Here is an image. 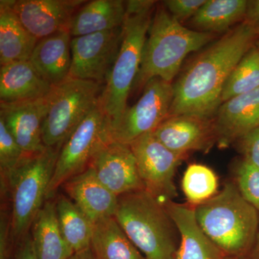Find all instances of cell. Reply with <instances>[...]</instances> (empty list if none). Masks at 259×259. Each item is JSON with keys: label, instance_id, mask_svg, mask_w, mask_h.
Listing matches in <instances>:
<instances>
[{"label": "cell", "instance_id": "cell-9", "mask_svg": "<svg viewBox=\"0 0 259 259\" xmlns=\"http://www.w3.org/2000/svg\"><path fill=\"white\" fill-rule=\"evenodd\" d=\"M105 125L106 117L98 105L66 140L56 161L47 200L52 199L65 182L88 168Z\"/></svg>", "mask_w": 259, "mask_h": 259}, {"label": "cell", "instance_id": "cell-24", "mask_svg": "<svg viewBox=\"0 0 259 259\" xmlns=\"http://www.w3.org/2000/svg\"><path fill=\"white\" fill-rule=\"evenodd\" d=\"M90 250L95 259H146L114 216L94 223Z\"/></svg>", "mask_w": 259, "mask_h": 259}, {"label": "cell", "instance_id": "cell-18", "mask_svg": "<svg viewBox=\"0 0 259 259\" xmlns=\"http://www.w3.org/2000/svg\"><path fill=\"white\" fill-rule=\"evenodd\" d=\"M180 236L175 259H223L222 250L204 233L194 208L172 200L163 202Z\"/></svg>", "mask_w": 259, "mask_h": 259}, {"label": "cell", "instance_id": "cell-22", "mask_svg": "<svg viewBox=\"0 0 259 259\" xmlns=\"http://www.w3.org/2000/svg\"><path fill=\"white\" fill-rule=\"evenodd\" d=\"M30 231L37 258L69 259L74 254L61 232L55 200H46Z\"/></svg>", "mask_w": 259, "mask_h": 259}, {"label": "cell", "instance_id": "cell-29", "mask_svg": "<svg viewBox=\"0 0 259 259\" xmlns=\"http://www.w3.org/2000/svg\"><path fill=\"white\" fill-rule=\"evenodd\" d=\"M28 154L24 153L14 137L0 119V170L4 180Z\"/></svg>", "mask_w": 259, "mask_h": 259}, {"label": "cell", "instance_id": "cell-7", "mask_svg": "<svg viewBox=\"0 0 259 259\" xmlns=\"http://www.w3.org/2000/svg\"><path fill=\"white\" fill-rule=\"evenodd\" d=\"M103 85L69 77L53 88L42 129L47 147L61 148L76 127L99 105Z\"/></svg>", "mask_w": 259, "mask_h": 259}, {"label": "cell", "instance_id": "cell-20", "mask_svg": "<svg viewBox=\"0 0 259 259\" xmlns=\"http://www.w3.org/2000/svg\"><path fill=\"white\" fill-rule=\"evenodd\" d=\"M28 61H18L0 68V102L27 101L47 96L52 90Z\"/></svg>", "mask_w": 259, "mask_h": 259}, {"label": "cell", "instance_id": "cell-37", "mask_svg": "<svg viewBox=\"0 0 259 259\" xmlns=\"http://www.w3.org/2000/svg\"><path fill=\"white\" fill-rule=\"evenodd\" d=\"M254 255L255 259H259V228L254 243Z\"/></svg>", "mask_w": 259, "mask_h": 259}, {"label": "cell", "instance_id": "cell-17", "mask_svg": "<svg viewBox=\"0 0 259 259\" xmlns=\"http://www.w3.org/2000/svg\"><path fill=\"white\" fill-rule=\"evenodd\" d=\"M62 187L69 199L93 223L115 216L118 197L99 180L91 167L70 179Z\"/></svg>", "mask_w": 259, "mask_h": 259}, {"label": "cell", "instance_id": "cell-39", "mask_svg": "<svg viewBox=\"0 0 259 259\" xmlns=\"http://www.w3.org/2000/svg\"><path fill=\"white\" fill-rule=\"evenodd\" d=\"M226 259H231V258H226Z\"/></svg>", "mask_w": 259, "mask_h": 259}, {"label": "cell", "instance_id": "cell-36", "mask_svg": "<svg viewBox=\"0 0 259 259\" xmlns=\"http://www.w3.org/2000/svg\"><path fill=\"white\" fill-rule=\"evenodd\" d=\"M69 259H95L94 258L91 250L89 249L81 253H74Z\"/></svg>", "mask_w": 259, "mask_h": 259}, {"label": "cell", "instance_id": "cell-2", "mask_svg": "<svg viewBox=\"0 0 259 259\" xmlns=\"http://www.w3.org/2000/svg\"><path fill=\"white\" fill-rule=\"evenodd\" d=\"M216 34L185 27L163 4L156 5L143 50L139 74L132 90L144 88L153 78L172 83L187 55L215 40Z\"/></svg>", "mask_w": 259, "mask_h": 259}, {"label": "cell", "instance_id": "cell-10", "mask_svg": "<svg viewBox=\"0 0 259 259\" xmlns=\"http://www.w3.org/2000/svg\"><path fill=\"white\" fill-rule=\"evenodd\" d=\"M145 190L162 202L177 196L174 177L184 155L170 151L153 135H143L131 144Z\"/></svg>", "mask_w": 259, "mask_h": 259}, {"label": "cell", "instance_id": "cell-21", "mask_svg": "<svg viewBox=\"0 0 259 259\" xmlns=\"http://www.w3.org/2000/svg\"><path fill=\"white\" fill-rule=\"evenodd\" d=\"M13 0L0 1V65L30 61L38 40L12 9Z\"/></svg>", "mask_w": 259, "mask_h": 259}, {"label": "cell", "instance_id": "cell-14", "mask_svg": "<svg viewBox=\"0 0 259 259\" xmlns=\"http://www.w3.org/2000/svg\"><path fill=\"white\" fill-rule=\"evenodd\" d=\"M49 95L14 103L0 102V119L25 154H35L47 148L42 141V129L49 109Z\"/></svg>", "mask_w": 259, "mask_h": 259}, {"label": "cell", "instance_id": "cell-12", "mask_svg": "<svg viewBox=\"0 0 259 259\" xmlns=\"http://www.w3.org/2000/svg\"><path fill=\"white\" fill-rule=\"evenodd\" d=\"M89 166L117 197L145 189L129 145L100 140Z\"/></svg>", "mask_w": 259, "mask_h": 259}, {"label": "cell", "instance_id": "cell-5", "mask_svg": "<svg viewBox=\"0 0 259 259\" xmlns=\"http://www.w3.org/2000/svg\"><path fill=\"white\" fill-rule=\"evenodd\" d=\"M194 212L202 231L223 253L241 254L254 245L258 211L234 184L226 183L212 198L196 205Z\"/></svg>", "mask_w": 259, "mask_h": 259}, {"label": "cell", "instance_id": "cell-4", "mask_svg": "<svg viewBox=\"0 0 259 259\" xmlns=\"http://www.w3.org/2000/svg\"><path fill=\"white\" fill-rule=\"evenodd\" d=\"M146 259H175L178 229L163 202L144 189L118 197L115 216Z\"/></svg>", "mask_w": 259, "mask_h": 259}, {"label": "cell", "instance_id": "cell-19", "mask_svg": "<svg viewBox=\"0 0 259 259\" xmlns=\"http://www.w3.org/2000/svg\"><path fill=\"white\" fill-rule=\"evenodd\" d=\"M71 36L61 31L37 41L30 62L53 88L69 77L71 67Z\"/></svg>", "mask_w": 259, "mask_h": 259}, {"label": "cell", "instance_id": "cell-13", "mask_svg": "<svg viewBox=\"0 0 259 259\" xmlns=\"http://www.w3.org/2000/svg\"><path fill=\"white\" fill-rule=\"evenodd\" d=\"M83 0H13L12 9L37 40L70 31L71 21Z\"/></svg>", "mask_w": 259, "mask_h": 259}, {"label": "cell", "instance_id": "cell-32", "mask_svg": "<svg viewBox=\"0 0 259 259\" xmlns=\"http://www.w3.org/2000/svg\"><path fill=\"white\" fill-rule=\"evenodd\" d=\"M14 241L12 234L11 215L1 212L0 223V259H13L11 257V243Z\"/></svg>", "mask_w": 259, "mask_h": 259}, {"label": "cell", "instance_id": "cell-26", "mask_svg": "<svg viewBox=\"0 0 259 259\" xmlns=\"http://www.w3.org/2000/svg\"><path fill=\"white\" fill-rule=\"evenodd\" d=\"M56 212L61 232L74 253L90 249L94 223L69 198L56 197Z\"/></svg>", "mask_w": 259, "mask_h": 259}, {"label": "cell", "instance_id": "cell-28", "mask_svg": "<svg viewBox=\"0 0 259 259\" xmlns=\"http://www.w3.org/2000/svg\"><path fill=\"white\" fill-rule=\"evenodd\" d=\"M218 187L217 176L209 167L197 163L187 167L182 180V189L191 204L198 205L212 198Z\"/></svg>", "mask_w": 259, "mask_h": 259}, {"label": "cell", "instance_id": "cell-25", "mask_svg": "<svg viewBox=\"0 0 259 259\" xmlns=\"http://www.w3.org/2000/svg\"><path fill=\"white\" fill-rule=\"evenodd\" d=\"M247 4L246 0H206L187 24L196 31L228 32L244 21Z\"/></svg>", "mask_w": 259, "mask_h": 259}, {"label": "cell", "instance_id": "cell-31", "mask_svg": "<svg viewBox=\"0 0 259 259\" xmlns=\"http://www.w3.org/2000/svg\"><path fill=\"white\" fill-rule=\"evenodd\" d=\"M206 0H166L162 4L177 21L188 22L205 3Z\"/></svg>", "mask_w": 259, "mask_h": 259}, {"label": "cell", "instance_id": "cell-1", "mask_svg": "<svg viewBox=\"0 0 259 259\" xmlns=\"http://www.w3.org/2000/svg\"><path fill=\"white\" fill-rule=\"evenodd\" d=\"M258 37L243 21L208 44L173 83L169 117L185 115L213 120L222 104L227 79Z\"/></svg>", "mask_w": 259, "mask_h": 259}, {"label": "cell", "instance_id": "cell-8", "mask_svg": "<svg viewBox=\"0 0 259 259\" xmlns=\"http://www.w3.org/2000/svg\"><path fill=\"white\" fill-rule=\"evenodd\" d=\"M173 95V83L157 77L150 79L139 100L127 107L118 120L110 125L106 122L101 140L129 145L153 132L169 117Z\"/></svg>", "mask_w": 259, "mask_h": 259}, {"label": "cell", "instance_id": "cell-3", "mask_svg": "<svg viewBox=\"0 0 259 259\" xmlns=\"http://www.w3.org/2000/svg\"><path fill=\"white\" fill-rule=\"evenodd\" d=\"M157 4L158 2L153 0L126 1L122 44L99 102L107 125L118 120L127 107V100L139 74L145 42Z\"/></svg>", "mask_w": 259, "mask_h": 259}, {"label": "cell", "instance_id": "cell-35", "mask_svg": "<svg viewBox=\"0 0 259 259\" xmlns=\"http://www.w3.org/2000/svg\"><path fill=\"white\" fill-rule=\"evenodd\" d=\"M259 36V0H249L247 4L244 19Z\"/></svg>", "mask_w": 259, "mask_h": 259}, {"label": "cell", "instance_id": "cell-38", "mask_svg": "<svg viewBox=\"0 0 259 259\" xmlns=\"http://www.w3.org/2000/svg\"><path fill=\"white\" fill-rule=\"evenodd\" d=\"M255 47H256L257 49H258V50L259 51V37L258 40H257V41L255 42Z\"/></svg>", "mask_w": 259, "mask_h": 259}, {"label": "cell", "instance_id": "cell-16", "mask_svg": "<svg viewBox=\"0 0 259 259\" xmlns=\"http://www.w3.org/2000/svg\"><path fill=\"white\" fill-rule=\"evenodd\" d=\"M213 125L221 147H228L258 127L259 88L223 102Z\"/></svg>", "mask_w": 259, "mask_h": 259}, {"label": "cell", "instance_id": "cell-23", "mask_svg": "<svg viewBox=\"0 0 259 259\" xmlns=\"http://www.w3.org/2000/svg\"><path fill=\"white\" fill-rule=\"evenodd\" d=\"M126 15V2L93 0L87 2L74 15L70 26L72 37L120 28Z\"/></svg>", "mask_w": 259, "mask_h": 259}, {"label": "cell", "instance_id": "cell-30", "mask_svg": "<svg viewBox=\"0 0 259 259\" xmlns=\"http://www.w3.org/2000/svg\"><path fill=\"white\" fill-rule=\"evenodd\" d=\"M237 184L243 198L259 212V168L243 160L237 171Z\"/></svg>", "mask_w": 259, "mask_h": 259}, {"label": "cell", "instance_id": "cell-15", "mask_svg": "<svg viewBox=\"0 0 259 259\" xmlns=\"http://www.w3.org/2000/svg\"><path fill=\"white\" fill-rule=\"evenodd\" d=\"M165 147L185 156L192 151H202L217 142L213 120L190 115L170 116L153 132Z\"/></svg>", "mask_w": 259, "mask_h": 259}, {"label": "cell", "instance_id": "cell-11", "mask_svg": "<svg viewBox=\"0 0 259 259\" xmlns=\"http://www.w3.org/2000/svg\"><path fill=\"white\" fill-rule=\"evenodd\" d=\"M122 27L72 37L70 77L105 84L122 41Z\"/></svg>", "mask_w": 259, "mask_h": 259}, {"label": "cell", "instance_id": "cell-27", "mask_svg": "<svg viewBox=\"0 0 259 259\" xmlns=\"http://www.w3.org/2000/svg\"><path fill=\"white\" fill-rule=\"evenodd\" d=\"M259 88V51L253 46L230 74L223 88V102Z\"/></svg>", "mask_w": 259, "mask_h": 259}, {"label": "cell", "instance_id": "cell-6", "mask_svg": "<svg viewBox=\"0 0 259 259\" xmlns=\"http://www.w3.org/2000/svg\"><path fill=\"white\" fill-rule=\"evenodd\" d=\"M61 148L47 147L42 152L26 155L4 180L2 192L10 194L11 228L14 241L29 231L47 200V194Z\"/></svg>", "mask_w": 259, "mask_h": 259}, {"label": "cell", "instance_id": "cell-33", "mask_svg": "<svg viewBox=\"0 0 259 259\" xmlns=\"http://www.w3.org/2000/svg\"><path fill=\"white\" fill-rule=\"evenodd\" d=\"M245 160L259 168V126L241 139Z\"/></svg>", "mask_w": 259, "mask_h": 259}, {"label": "cell", "instance_id": "cell-34", "mask_svg": "<svg viewBox=\"0 0 259 259\" xmlns=\"http://www.w3.org/2000/svg\"><path fill=\"white\" fill-rule=\"evenodd\" d=\"M18 243V248L13 259H38L34 249L31 235L30 233L24 237L23 239L20 240Z\"/></svg>", "mask_w": 259, "mask_h": 259}]
</instances>
